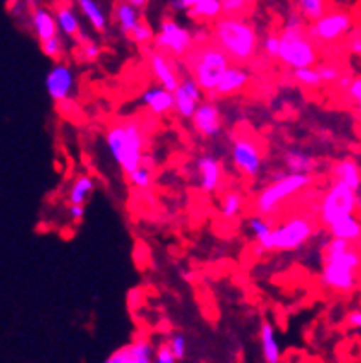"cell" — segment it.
I'll return each mask as SVG.
<instances>
[{
  "label": "cell",
  "mask_w": 361,
  "mask_h": 363,
  "mask_svg": "<svg viewBox=\"0 0 361 363\" xmlns=\"http://www.w3.org/2000/svg\"><path fill=\"white\" fill-rule=\"evenodd\" d=\"M361 272V251L345 240L330 238L323 247L321 286L338 295H348L357 290Z\"/></svg>",
  "instance_id": "obj_1"
},
{
  "label": "cell",
  "mask_w": 361,
  "mask_h": 363,
  "mask_svg": "<svg viewBox=\"0 0 361 363\" xmlns=\"http://www.w3.org/2000/svg\"><path fill=\"white\" fill-rule=\"evenodd\" d=\"M212 41L220 46L234 65L255 61L260 54V39L255 23L247 17L221 15L211 28Z\"/></svg>",
  "instance_id": "obj_2"
},
{
  "label": "cell",
  "mask_w": 361,
  "mask_h": 363,
  "mask_svg": "<svg viewBox=\"0 0 361 363\" xmlns=\"http://www.w3.org/2000/svg\"><path fill=\"white\" fill-rule=\"evenodd\" d=\"M279 61L289 70L319 65V48L308 33V23L293 9L286 15L280 30Z\"/></svg>",
  "instance_id": "obj_3"
},
{
  "label": "cell",
  "mask_w": 361,
  "mask_h": 363,
  "mask_svg": "<svg viewBox=\"0 0 361 363\" xmlns=\"http://www.w3.org/2000/svg\"><path fill=\"white\" fill-rule=\"evenodd\" d=\"M106 146L116 164L128 175L144 161L146 135L137 120L116 122L106 131Z\"/></svg>",
  "instance_id": "obj_4"
},
{
  "label": "cell",
  "mask_w": 361,
  "mask_h": 363,
  "mask_svg": "<svg viewBox=\"0 0 361 363\" xmlns=\"http://www.w3.org/2000/svg\"><path fill=\"white\" fill-rule=\"evenodd\" d=\"M183 61L187 65V74H190L197 82V85L203 89V92L211 94V96H214L223 74L233 65L229 55L225 54L214 41L196 45Z\"/></svg>",
  "instance_id": "obj_5"
},
{
  "label": "cell",
  "mask_w": 361,
  "mask_h": 363,
  "mask_svg": "<svg viewBox=\"0 0 361 363\" xmlns=\"http://www.w3.org/2000/svg\"><path fill=\"white\" fill-rule=\"evenodd\" d=\"M311 183H313L311 175L288 174L286 170L273 172L270 175V183L255 196L252 208L260 216H271L284 201H288L293 196L306 190Z\"/></svg>",
  "instance_id": "obj_6"
},
{
  "label": "cell",
  "mask_w": 361,
  "mask_h": 363,
  "mask_svg": "<svg viewBox=\"0 0 361 363\" xmlns=\"http://www.w3.org/2000/svg\"><path fill=\"white\" fill-rule=\"evenodd\" d=\"M194 46H196L194 30L179 23L175 17L160 18L155 39H153V48L174 57V60H184L192 52Z\"/></svg>",
  "instance_id": "obj_7"
},
{
  "label": "cell",
  "mask_w": 361,
  "mask_h": 363,
  "mask_svg": "<svg viewBox=\"0 0 361 363\" xmlns=\"http://www.w3.org/2000/svg\"><path fill=\"white\" fill-rule=\"evenodd\" d=\"M356 26L354 15L343 8L328 9L316 23L308 24V33L317 45H335L345 41Z\"/></svg>",
  "instance_id": "obj_8"
},
{
  "label": "cell",
  "mask_w": 361,
  "mask_h": 363,
  "mask_svg": "<svg viewBox=\"0 0 361 363\" xmlns=\"http://www.w3.org/2000/svg\"><path fill=\"white\" fill-rule=\"evenodd\" d=\"M357 205H360V194L354 192L347 184L334 181L321 198L319 221L325 227H330L334 221L348 214H356Z\"/></svg>",
  "instance_id": "obj_9"
},
{
  "label": "cell",
  "mask_w": 361,
  "mask_h": 363,
  "mask_svg": "<svg viewBox=\"0 0 361 363\" xmlns=\"http://www.w3.org/2000/svg\"><path fill=\"white\" fill-rule=\"evenodd\" d=\"M316 235L313 221L306 216H293L273 229L271 249L273 251H297L304 247Z\"/></svg>",
  "instance_id": "obj_10"
},
{
  "label": "cell",
  "mask_w": 361,
  "mask_h": 363,
  "mask_svg": "<svg viewBox=\"0 0 361 363\" xmlns=\"http://www.w3.org/2000/svg\"><path fill=\"white\" fill-rule=\"evenodd\" d=\"M231 161L234 168L247 177V179H256L262 174L264 168V155L255 138L247 135H238L231 143Z\"/></svg>",
  "instance_id": "obj_11"
},
{
  "label": "cell",
  "mask_w": 361,
  "mask_h": 363,
  "mask_svg": "<svg viewBox=\"0 0 361 363\" xmlns=\"http://www.w3.org/2000/svg\"><path fill=\"white\" fill-rule=\"evenodd\" d=\"M45 87L48 96L65 106L69 104L74 96H76V91H78V82H76V72L72 70V67L63 61H57V63L48 70L45 78Z\"/></svg>",
  "instance_id": "obj_12"
},
{
  "label": "cell",
  "mask_w": 361,
  "mask_h": 363,
  "mask_svg": "<svg viewBox=\"0 0 361 363\" xmlns=\"http://www.w3.org/2000/svg\"><path fill=\"white\" fill-rule=\"evenodd\" d=\"M203 98H205L203 89L197 85V82L190 74H184V76H181V82L174 91V111L181 120H192L197 107L203 104Z\"/></svg>",
  "instance_id": "obj_13"
},
{
  "label": "cell",
  "mask_w": 361,
  "mask_h": 363,
  "mask_svg": "<svg viewBox=\"0 0 361 363\" xmlns=\"http://www.w3.org/2000/svg\"><path fill=\"white\" fill-rule=\"evenodd\" d=\"M192 128L201 138H218L223 131V115L220 106L212 100H203L192 116Z\"/></svg>",
  "instance_id": "obj_14"
},
{
  "label": "cell",
  "mask_w": 361,
  "mask_h": 363,
  "mask_svg": "<svg viewBox=\"0 0 361 363\" xmlns=\"http://www.w3.org/2000/svg\"><path fill=\"white\" fill-rule=\"evenodd\" d=\"M146 60L148 67H150L151 74H153V78L157 79V85L174 92L175 89H177L179 82H181V76H179L177 72L174 57L162 54V52L157 50V48H148Z\"/></svg>",
  "instance_id": "obj_15"
},
{
  "label": "cell",
  "mask_w": 361,
  "mask_h": 363,
  "mask_svg": "<svg viewBox=\"0 0 361 363\" xmlns=\"http://www.w3.org/2000/svg\"><path fill=\"white\" fill-rule=\"evenodd\" d=\"M196 181L203 194H214L223 181V166L212 155L197 157L196 161Z\"/></svg>",
  "instance_id": "obj_16"
},
{
  "label": "cell",
  "mask_w": 361,
  "mask_h": 363,
  "mask_svg": "<svg viewBox=\"0 0 361 363\" xmlns=\"http://www.w3.org/2000/svg\"><path fill=\"white\" fill-rule=\"evenodd\" d=\"M55 21H57V26H60V33L65 35L67 39H72V41L78 43L85 33H83L82 21H79V15L74 8V4L70 0H60L55 2L54 8Z\"/></svg>",
  "instance_id": "obj_17"
},
{
  "label": "cell",
  "mask_w": 361,
  "mask_h": 363,
  "mask_svg": "<svg viewBox=\"0 0 361 363\" xmlns=\"http://www.w3.org/2000/svg\"><path fill=\"white\" fill-rule=\"evenodd\" d=\"M140 106L153 116H165L175 107L174 92L160 85H151L140 94Z\"/></svg>",
  "instance_id": "obj_18"
},
{
  "label": "cell",
  "mask_w": 361,
  "mask_h": 363,
  "mask_svg": "<svg viewBox=\"0 0 361 363\" xmlns=\"http://www.w3.org/2000/svg\"><path fill=\"white\" fill-rule=\"evenodd\" d=\"M251 82V72L243 65H231L227 72L223 74L220 85L216 89L214 96L218 98H233L242 94Z\"/></svg>",
  "instance_id": "obj_19"
},
{
  "label": "cell",
  "mask_w": 361,
  "mask_h": 363,
  "mask_svg": "<svg viewBox=\"0 0 361 363\" xmlns=\"http://www.w3.org/2000/svg\"><path fill=\"white\" fill-rule=\"evenodd\" d=\"M332 179L338 183H343L347 186L360 194L361 198V164L354 159V157H343L332 164Z\"/></svg>",
  "instance_id": "obj_20"
},
{
  "label": "cell",
  "mask_w": 361,
  "mask_h": 363,
  "mask_svg": "<svg viewBox=\"0 0 361 363\" xmlns=\"http://www.w3.org/2000/svg\"><path fill=\"white\" fill-rule=\"evenodd\" d=\"M113 21L118 28V32L129 37L144 18H142V9H138L137 6H133L128 0H116L113 6Z\"/></svg>",
  "instance_id": "obj_21"
},
{
  "label": "cell",
  "mask_w": 361,
  "mask_h": 363,
  "mask_svg": "<svg viewBox=\"0 0 361 363\" xmlns=\"http://www.w3.org/2000/svg\"><path fill=\"white\" fill-rule=\"evenodd\" d=\"M258 341H260L262 359L264 363H282V349H280L277 328L271 321H262L258 330Z\"/></svg>",
  "instance_id": "obj_22"
},
{
  "label": "cell",
  "mask_w": 361,
  "mask_h": 363,
  "mask_svg": "<svg viewBox=\"0 0 361 363\" xmlns=\"http://www.w3.org/2000/svg\"><path fill=\"white\" fill-rule=\"evenodd\" d=\"M247 230L251 233L252 240L256 242V253H273L271 249V238H273V223L265 216L255 214L247 220Z\"/></svg>",
  "instance_id": "obj_23"
},
{
  "label": "cell",
  "mask_w": 361,
  "mask_h": 363,
  "mask_svg": "<svg viewBox=\"0 0 361 363\" xmlns=\"http://www.w3.org/2000/svg\"><path fill=\"white\" fill-rule=\"evenodd\" d=\"M30 24H32V30L37 39H39V43L48 41L55 35H61L54 11L48 8L33 9L32 15H30Z\"/></svg>",
  "instance_id": "obj_24"
},
{
  "label": "cell",
  "mask_w": 361,
  "mask_h": 363,
  "mask_svg": "<svg viewBox=\"0 0 361 363\" xmlns=\"http://www.w3.org/2000/svg\"><path fill=\"white\" fill-rule=\"evenodd\" d=\"M284 170L288 174L311 175L317 170V159L301 147H289L282 155Z\"/></svg>",
  "instance_id": "obj_25"
},
{
  "label": "cell",
  "mask_w": 361,
  "mask_h": 363,
  "mask_svg": "<svg viewBox=\"0 0 361 363\" xmlns=\"http://www.w3.org/2000/svg\"><path fill=\"white\" fill-rule=\"evenodd\" d=\"M330 233V238L345 240L348 244L360 245L361 242V218L356 214H348V216L341 218V220L334 221L332 225L326 227Z\"/></svg>",
  "instance_id": "obj_26"
},
{
  "label": "cell",
  "mask_w": 361,
  "mask_h": 363,
  "mask_svg": "<svg viewBox=\"0 0 361 363\" xmlns=\"http://www.w3.org/2000/svg\"><path fill=\"white\" fill-rule=\"evenodd\" d=\"M221 15H223V8H221L220 0H199L194 8L187 11V17L199 26H206L211 23L214 24Z\"/></svg>",
  "instance_id": "obj_27"
},
{
  "label": "cell",
  "mask_w": 361,
  "mask_h": 363,
  "mask_svg": "<svg viewBox=\"0 0 361 363\" xmlns=\"http://www.w3.org/2000/svg\"><path fill=\"white\" fill-rule=\"evenodd\" d=\"M76 4H78L79 11H82L83 17L87 18V23L91 24L94 32L106 33L109 21H107L106 11H104L98 0H76Z\"/></svg>",
  "instance_id": "obj_28"
},
{
  "label": "cell",
  "mask_w": 361,
  "mask_h": 363,
  "mask_svg": "<svg viewBox=\"0 0 361 363\" xmlns=\"http://www.w3.org/2000/svg\"><path fill=\"white\" fill-rule=\"evenodd\" d=\"M94 190H96V183H94L91 175H78L69 189V196H67L69 205H85L91 199L92 194H94Z\"/></svg>",
  "instance_id": "obj_29"
},
{
  "label": "cell",
  "mask_w": 361,
  "mask_h": 363,
  "mask_svg": "<svg viewBox=\"0 0 361 363\" xmlns=\"http://www.w3.org/2000/svg\"><path fill=\"white\" fill-rule=\"evenodd\" d=\"M245 198L238 190H227L220 199V216L227 221L238 220L243 212Z\"/></svg>",
  "instance_id": "obj_30"
},
{
  "label": "cell",
  "mask_w": 361,
  "mask_h": 363,
  "mask_svg": "<svg viewBox=\"0 0 361 363\" xmlns=\"http://www.w3.org/2000/svg\"><path fill=\"white\" fill-rule=\"evenodd\" d=\"M293 9L310 24L323 17L330 9V6L328 0H293Z\"/></svg>",
  "instance_id": "obj_31"
},
{
  "label": "cell",
  "mask_w": 361,
  "mask_h": 363,
  "mask_svg": "<svg viewBox=\"0 0 361 363\" xmlns=\"http://www.w3.org/2000/svg\"><path fill=\"white\" fill-rule=\"evenodd\" d=\"M129 363H153L155 347L148 337L137 336L131 343H128Z\"/></svg>",
  "instance_id": "obj_32"
},
{
  "label": "cell",
  "mask_w": 361,
  "mask_h": 363,
  "mask_svg": "<svg viewBox=\"0 0 361 363\" xmlns=\"http://www.w3.org/2000/svg\"><path fill=\"white\" fill-rule=\"evenodd\" d=\"M291 76L297 85L308 89V91H317V89L323 87L321 76L319 72H317V67H306V69L291 70Z\"/></svg>",
  "instance_id": "obj_33"
},
{
  "label": "cell",
  "mask_w": 361,
  "mask_h": 363,
  "mask_svg": "<svg viewBox=\"0 0 361 363\" xmlns=\"http://www.w3.org/2000/svg\"><path fill=\"white\" fill-rule=\"evenodd\" d=\"M101 55V46L94 39L83 35L78 41V60L82 63H96Z\"/></svg>",
  "instance_id": "obj_34"
},
{
  "label": "cell",
  "mask_w": 361,
  "mask_h": 363,
  "mask_svg": "<svg viewBox=\"0 0 361 363\" xmlns=\"http://www.w3.org/2000/svg\"><path fill=\"white\" fill-rule=\"evenodd\" d=\"M128 181L133 189L137 190H150L153 184V168L146 164H140L137 170L128 174Z\"/></svg>",
  "instance_id": "obj_35"
},
{
  "label": "cell",
  "mask_w": 361,
  "mask_h": 363,
  "mask_svg": "<svg viewBox=\"0 0 361 363\" xmlns=\"http://www.w3.org/2000/svg\"><path fill=\"white\" fill-rule=\"evenodd\" d=\"M260 54L267 61H279L280 55V33L270 32L260 39Z\"/></svg>",
  "instance_id": "obj_36"
},
{
  "label": "cell",
  "mask_w": 361,
  "mask_h": 363,
  "mask_svg": "<svg viewBox=\"0 0 361 363\" xmlns=\"http://www.w3.org/2000/svg\"><path fill=\"white\" fill-rule=\"evenodd\" d=\"M220 2L223 15H231V17H247L252 6L256 4V0H220Z\"/></svg>",
  "instance_id": "obj_37"
},
{
  "label": "cell",
  "mask_w": 361,
  "mask_h": 363,
  "mask_svg": "<svg viewBox=\"0 0 361 363\" xmlns=\"http://www.w3.org/2000/svg\"><path fill=\"white\" fill-rule=\"evenodd\" d=\"M317 72H319L323 85H332L334 87L338 79L343 76L345 70L334 61H325V63L317 65Z\"/></svg>",
  "instance_id": "obj_38"
},
{
  "label": "cell",
  "mask_w": 361,
  "mask_h": 363,
  "mask_svg": "<svg viewBox=\"0 0 361 363\" xmlns=\"http://www.w3.org/2000/svg\"><path fill=\"white\" fill-rule=\"evenodd\" d=\"M128 39L133 43V45L148 46L153 43V39H155V30H153L146 21H142V23L133 30L131 35H129Z\"/></svg>",
  "instance_id": "obj_39"
},
{
  "label": "cell",
  "mask_w": 361,
  "mask_h": 363,
  "mask_svg": "<svg viewBox=\"0 0 361 363\" xmlns=\"http://www.w3.org/2000/svg\"><path fill=\"white\" fill-rule=\"evenodd\" d=\"M41 50L43 54L46 55V57H50L52 61H61L63 60V55H65V41H63V37L61 35H55L52 37V39H48V41L41 43Z\"/></svg>",
  "instance_id": "obj_40"
},
{
  "label": "cell",
  "mask_w": 361,
  "mask_h": 363,
  "mask_svg": "<svg viewBox=\"0 0 361 363\" xmlns=\"http://www.w3.org/2000/svg\"><path fill=\"white\" fill-rule=\"evenodd\" d=\"M166 343H168L170 350L174 352L175 358L181 362V359L187 358V352H188V340L184 334H181V332H174V334H170V337L166 340Z\"/></svg>",
  "instance_id": "obj_41"
},
{
  "label": "cell",
  "mask_w": 361,
  "mask_h": 363,
  "mask_svg": "<svg viewBox=\"0 0 361 363\" xmlns=\"http://www.w3.org/2000/svg\"><path fill=\"white\" fill-rule=\"evenodd\" d=\"M343 94L347 96V100L352 104L357 115L361 116V74L360 76H354L350 87H348Z\"/></svg>",
  "instance_id": "obj_42"
},
{
  "label": "cell",
  "mask_w": 361,
  "mask_h": 363,
  "mask_svg": "<svg viewBox=\"0 0 361 363\" xmlns=\"http://www.w3.org/2000/svg\"><path fill=\"white\" fill-rule=\"evenodd\" d=\"M345 45H347L348 54H352L354 57L361 60V24H356L352 28V32L348 33V37L345 39Z\"/></svg>",
  "instance_id": "obj_43"
},
{
  "label": "cell",
  "mask_w": 361,
  "mask_h": 363,
  "mask_svg": "<svg viewBox=\"0 0 361 363\" xmlns=\"http://www.w3.org/2000/svg\"><path fill=\"white\" fill-rule=\"evenodd\" d=\"M179 359L175 358V354L170 350L168 343L162 341L155 347V354H153V363H177Z\"/></svg>",
  "instance_id": "obj_44"
},
{
  "label": "cell",
  "mask_w": 361,
  "mask_h": 363,
  "mask_svg": "<svg viewBox=\"0 0 361 363\" xmlns=\"http://www.w3.org/2000/svg\"><path fill=\"white\" fill-rule=\"evenodd\" d=\"M104 363H129L128 345L120 347V349H116L115 352H111V354L104 359Z\"/></svg>",
  "instance_id": "obj_45"
},
{
  "label": "cell",
  "mask_w": 361,
  "mask_h": 363,
  "mask_svg": "<svg viewBox=\"0 0 361 363\" xmlns=\"http://www.w3.org/2000/svg\"><path fill=\"white\" fill-rule=\"evenodd\" d=\"M197 2H199V0H170L168 8L172 9V11H175V13H181V11L187 13L188 9L194 8Z\"/></svg>",
  "instance_id": "obj_46"
},
{
  "label": "cell",
  "mask_w": 361,
  "mask_h": 363,
  "mask_svg": "<svg viewBox=\"0 0 361 363\" xmlns=\"http://www.w3.org/2000/svg\"><path fill=\"white\" fill-rule=\"evenodd\" d=\"M345 323H347L348 328L361 332V308L350 310V312L347 313V318H345Z\"/></svg>",
  "instance_id": "obj_47"
},
{
  "label": "cell",
  "mask_w": 361,
  "mask_h": 363,
  "mask_svg": "<svg viewBox=\"0 0 361 363\" xmlns=\"http://www.w3.org/2000/svg\"><path fill=\"white\" fill-rule=\"evenodd\" d=\"M69 218L76 225L82 223L83 218H85V205H69Z\"/></svg>",
  "instance_id": "obj_48"
},
{
  "label": "cell",
  "mask_w": 361,
  "mask_h": 363,
  "mask_svg": "<svg viewBox=\"0 0 361 363\" xmlns=\"http://www.w3.org/2000/svg\"><path fill=\"white\" fill-rule=\"evenodd\" d=\"M352 79H354V74H350V72H347V70H345L343 76H341V78L338 79V83L334 85V89H335V91H339V92H345L348 87H350Z\"/></svg>",
  "instance_id": "obj_49"
},
{
  "label": "cell",
  "mask_w": 361,
  "mask_h": 363,
  "mask_svg": "<svg viewBox=\"0 0 361 363\" xmlns=\"http://www.w3.org/2000/svg\"><path fill=\"white\" fill-rule=\"evenodd\" d=\"M128 2H131L133 6H137L138 9H146L148 6H150L151 0H128Z\"/></svg>",
  "instance_id": "obj_50"
},
{
  "label": "cell",
  "mask_w": 361,
  "mask_h": 363,
  "mask_svg": "<svg viewBox=\"0 0 361 363\" xmlns=\"http://www.w3.org/2000/svg\"><path fill=\"white\" fill-rule=\"evenodd\" d=\"M270 2H282V0H270Z\"/></svg>",
  "instance_id": "obj_51"
},
{
  "label": "cell",
  "mask_w": 361,
  "mask_h": 363,
  "mask_svg": "<svg viewBox=\"0 0 361 363\" xmlns=\"http://www.w3.org/2000/svg\"><path fill=\"white\" fill-rule=\"evenodd\" d=\"M357 247H360V251H361V242H360V245H357Z\"/></svg>",
  "instance_id": "obj_52"
},
{
  "label": "cell",
  "mask_w": 361,
  "mask_h": 363,
  "mask_svg": "<svg viewBox=\"0 0 361 363\" xmlns=\"http://www.w3.org/2000/svg\"><path fill=\"white\" fill-rule=\"evenodd\" d=\"M360 359H361V358H360Z\"/></svg>",
  "instance_id": "obj_53"
}]
</instances>
